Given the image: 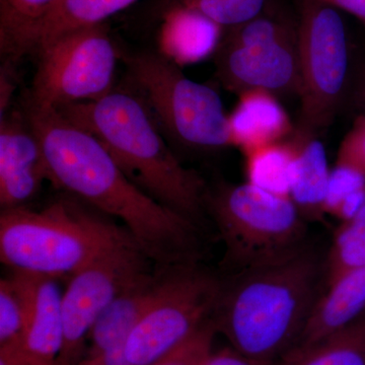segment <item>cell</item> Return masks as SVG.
Returning <instances> with one entry per match:
<instances>
[{"instance_id": "obj_20", "label": "cell", "mask_w": 365, "mask_h": 365, "mask_svg": "<svg viewBox=\"0 0 365 365\" xmlns=\"http://www.w3.org/2000/svg\"><path fill=\"white\" fill-rule=\"evenodd\" d=\"M136 1L138 0H61L41 26L35 52L64 34L105 24Z\"/></svg>"}, {"instance_id": "obj_34", "label": "cell", "mask_w": 365, "mask_h": 365, "mask_svg": "<svg viewBox=\"0 0 365 365\" xmlns=\"http://www.w3.org/2000/svg\"><path fill=\"white\" fill-rule=\"evenodd\" d=\"M362 24H364V28H365V23H362Z\"/></svg>"}, {"instance_id": "obj_21", "label": "cell", "mask_w": 365, "mask_h": 365, "mask_svg": "<svg viewBox=\"0 0 365 365\" xmlns=\"http://www.w3.org/2000/svg\"><path fill=\"white\" fill-rule=\"evenodd\" d=\"M248 182L277 195L289 197L294 151L289 141L268 144L245 153Z\"/></svg>"}, {"instance_id": "obj_19", "label": "cell", "mask_w": 365, "mask_h": 365, "mask_svg": "<svg viewBox=\"0 0 365 365\" xmlns=\"http://www.w3.org/2000/svg\"><path fill=\"white\" fill-rule=\"evenodd\" d=\"M269 365H365V316L322 339L294 346Z\"/></svg>"}, {"instance_id": "obj_2", "label": "cell", "mask_w": 365, "mask_h": 365, "mask_svg": "<svg viewBox=\"0 0 365 365\" xmlns=\"http://www.w3.org/2000/svg\"><path fill=\"white\" fill-rule=\"evenodd\" d=\"M321 262L304 248L223 280L212 319L245 356L270 364L299 341L318 300Z\"/></svg>"}, {"instance_id": "obj_13", "label": "cell", "mask_w": 365, "mask_h": 365, "mask_svg": "<svg viewBox=\"0 0 365 365\" xmlns=\"http://www.w3.org/2000/svg\"><path fill=\"white\" fill-rule=\"evenodd\" d=\"M26 297V327L24 346L38 359L57 364L64 344L62 299L56 277L11 270Z\"/></svg>"}, {"instance_id": "obj_27", "label": "cell", "mask_w": 365, "mask_h": 365, "mask_svg": "<svg viewBox=\"0 0 365 365\" xmlns=\"http://www.w3.org/2000/svg\"><path fill=\"white\" fill-rule=\"evenodd\" d=\"M216 333L215 322L210 319L189 339L151 365H203L213 351Z\"/></svg>"}, {"instance_id": "obj_31", "label": "cell", "mask_w": 365, "mask_h": 365, "mask_svg": "<svg viewBox=\"0 0 365 365\" xmlns=\"http://www.w3.org/2000/svg\"><path fill=\"white\" fill-rule=\"evenodd\" d=\"M203 365H267L249 359L232 347L223 348L220 351H212Z\"/></svg>"}, {"instance_id": "obj_6", "label": "cell", "mask_w": 365, "mask_h": 365, "mask_svg": "<svg viewBox=\"0 0 365 365\" xmlns=\"http://www.w3.org/2000/svg\"><path fill=\"white\" fill-rule=\"evenodd\" d=\"M121 59L129 83L165 135L192 150L234 146L230 116L217 91L192 81L163 53L121 51Z\"/></svg>"}, {"instance_id": "obj_16", "label": "cell", "mask_w": 365, "mask_h": 365, "mask_svg": "<svg viewBox=\"0 0 365 365\" xmlns=\"http://www.w3.org/2000/svg\"><path fill=\"white\" fill-rule=\"evenodd\" d=\"M365 316V268L327 283L297 344H309L342 330ZM294 345V346H295Z\"/></svg>"}, {"instance_id": "obj_1", "label": "cell", "mask_w": 365, "mask_h": 365, "mask_svg": "<svg viewBox=\"0 0 365 365\" xmlns=\"http://www.w3.org/2000/svg\"><path fill=\"white\" fill-rule=\"evenodd\" d=\"M23 111L55 188L120 220L157 267L199 263L201 227L146 195L93 134L57 110L26 101Z\"/></svg>"}, {"instance_id": "obj_22", "label": "cell", "mask_w": 365, "mask_h": 365, "mask_svg": "<svg viewBox=\"0 0 365 365\" xmlns=\"http://www.w3.org/2000/svg\"><path fill=\"white\" fill-rule=\"evenodd\" d=\"M170 36L178 44L186 47L185 52L192 57L206 54L215 49L220 26L200 14L181 7H174L168 18Z\"/></svg>"}, {"instance_id": "obj_15", "label": "cell", "mask_w": 365, "mask_h": 365, "mask_svg": "<svg viewBox=\"0 0 365 365\" xmlns=\"http://www.w3.org/2000/svg\"><path fill=\"white\" fill-rule=\"evenodd\" d=\"M316 132L297 126L290 134L294 170L289 197L304 218L326 215L325 203L331 170L326 150Z\"/></svg>"}, {"instance_id": "obj_33", "label": "cell", "mask_w": 365, "mask_h": 365, "mask_svg": "<svg viewBox=\"0 0 365 365\" xmlns=\"http://www.w3.org/2000/svg\"><path fill=\"white\" fill-rule=\"evenodd\" d=\"M357 97H359L360 104L364 106L365 109V67L364 71L361 72V76H360L359 88H357Z\"/></svg>"}, {"instance_id": "obj_8", "label": "cell", "mask_w": 365, "mask_h": 365, "mask_svg": "<svg viewBox=\"0 0 365 365\" xmlns=\"http://www.w3.org/2000/svg\"><path fill=\"white\" fill-rule=\"evenodd\" d=\"M222 283L199 263L165 267L160 295L125 342L130 364H155L212 319Z\"/></svg>"}, {"instance_id": "obj_32", "label": "cell", "mask_w": 365, "mask_h": 365, "mask_svg": "<svg viewBox=\"0 0 365 365\" xmlns=\"http://www.w3.org/2000/svg\"><path fill=\"white\" fill-rule=\"evenodd\" d=\"M336 9H342L365 23V0H317Z\"/></svg>"}, {"instance_id": "obj_29", "label": "cell", "mask_w": 365, "mask_h": 365, "mask_svg": "<svg viewBox=\"0 0 365 365\" xmlns=\"http://www.w3.org/2000/svg\"><path fill=\"white\" fill-rule=\"evenodd\" d=\"M335 165L349 168L365 177V112L355 119L341 143Z\"/></svg>"}, {"instance_id": "obj_9", "label": "cell", "mask_w": 365, "mask_h": 365, "mask_svg": "<svg viewBox=\"0 0 365 365\" xmlns=\"http://www.w3.org/2000/svg\"><path fill=\"white\" fill-rule=\"evenodd\" d=\"M297 44L299 125L319 133L332 123L347 81V37L337 9L317 0H302Z\"/></svg>"}, {"instance_id": "obj_17", "label": "cell", "mask_w": 365, "mask_h": 365, "mask_svg": "<svg viewBox=\"0 0 365 365\" xmlns=\"http://www.w3.org/2000/svg\"><path fill=\"white\" fill-rule=\"evenodd\" d=\"M234 146L245 153L280 141L294 132L289 117L275 96L252 91L240 95V102L230 116Z\"/></svg>"}, {"instance_id": "obj_4", "label": "cell", "mask_w": 365, "mask_h": 365, "mask_svg": "<svg viewBox=\"0 0 365 365\" xmlns=\"http://www.w3.org/2000/svg\"><path fill=\"white\" fill-rule=\"evenodd\" d=\"M129 241L135 240L123 225L64 192L39 210L0 213V261L9 270L71 277Z\"/></svg>"}, {"instance_id": "obj_24", "label": "cell", "mask_w": 365, "mask_h": 365, "mask_svg": "<svg viewBox=\"0 0 365 365\" xmlns=\"http://www.w3.org/2000/svg\"><path fill=\"white\" fill-rule=\"evenodd\" d=\"M365 203V177L349 168L331 170L325 212L333 216L354 212Z\"/></svg>"}, {"instance_id": "obj_12", "label": "cell", "mask_w": 365, "mask_h": 365, "mask_svg": "<svg viewBox=\"0 0 365 365\" xmlns=\"http://www.w3.org/2000/svg\"><path fill=\"white\" fill-rule=\"evenodd\" d=\"M48 181L42 145L25 113H2L0 122V207L29 206Z\"/></svg>"}, {"instance_id": "obj_23", "label": "cell", "mask_w": 365, "mask_h": 365, "mask_svg": "<svg viewBox=\"0 0 365 365\" xmlns=\"http://www.w3.org/2000/svg\"><path fill=\"white\" fill-rule=\"evenodd\" d=\"M26 327L25 294L11 272L0 280V347L24 345Z\"/></svg>"}, {"instance_id": "obj_14", "label": "cell", "mask_w": 365, "mask_h": 365, "mask_svg": "<svg viewBox=\"0 0 365 365\" xmlns=\"http://www.w3.org/2000/svg\"><path fill=\"white\" fill-rule=\"evenodd\" d=\"M163 279L165 268L155 266L118 295L91 327L83 357L93 356L124 344L129 334L155 304Z\"/></svg>"}, {"instance_id": "obj_11", "label": "cell", "mask_w": 365, "mask_h": 365, "mask_svg": "<svg viewBox=\"0 0 365 365\" xmlns=\"http://www.w3.org/2000/svg\"><path fill=\"white\" fill-rule=\"evenodd\" d=\"M215 62L220 83L239 96L252 91L299 93L297 35L248 46L220 43Z\"/></svg>"}, {"instance_id": "obj_25", "label": "cell", "mask_w": 365, "mask_h": 365, "mask_svg": "<svg viewBox=\"0 0 365 365\" xmlns=\"http://www.w3.org/2000/svg\"><path fill=\"white\" fill-rule=\"evenodd\" d=\"M181 7L200 14L220 26H234L261 14L266 0H176Z\"/></svg>"}, {"instance_id": "obj_5", "label": "cell", "mask_w": 365, "mask_h": 365, "mask_svg": "<svg viewBox=\"0 0 365 365\" xmlns=\"http://www.w3.org/2000/svg\"><path fill=\"white\" fill-rule=\"evenodd\" d=\"M205 212L225 245L222 266L230 272L279 260L304 247L306 218L290 197L248 182L207 188Z\"/></svg>"}, {"instance_id": "obj_26", "label": "cell", "mask_w": 365, "mask_h": 365, "mask_svg": "<svg viewBox=\"0 0 365 365\" xmlns=\"http://www.w3.org/2000/svg\"><path fill=\"white\" fill-rule=\"evenodd\" d=\"M297 35V26L288 21L271 16H258L251 20L230 26V31L222 44L248 46L258 43L287 39Z\"/></svg>"}, {"instance_id": "obj_3", "label": "cell", "mask_w": 365, "mask_h": 365, "mask_svg": "<svg viewBox=\"0 0 365 365\" xmlns=\"http://www.w3.org/2000/svg\"><path fill=\"white\" fill-rule=\"evenodd\" d=\"M57 111L93 134L146 195L201 227L207 185L178 160L136 93L113 91L100 100Z\"/></svg>"}, {"instance_id": "obj_30", "label": "cell", "mask_w": 365, "mask_h": 365, "mask_svg": "<svg viewBox=\"0 0 365 365\" xmlns=\"http://www.w3.org/2000/svg\"><path fill=\"white\" fill-rule=\"evenodd\" d=\"M0 365H57L48 364L31 354L25 346L0 347Z\"/></svg>"}, {"instance_id": "obj_7", "label": "cell", "mask_w": 365, "mask_h": 365, "mask_svg": "<svg viewBox=\"0 0 365 365\" xmlns=\"http://www.w3.org/2000/svg\"><path fill=\"white\" fill-rule=\"evenodd\" d=\"M38 66L26 100L48 109L93 102L111 93L121 50L106 24L60 36L36 51Z\"/></svg>"}, {"instance_id": "obj_28", "label": "cell", "mask_w": 365, "mask_h": 365, "mask_svg": "<svg viewBox=\"0 0 365 365\" xmlns=\"http://www.w3.org/2000/svg\"><path fill=\"white\" fill-rule=\"evenodd\" d=\"M332 242L344 250L350 260L365 266V204L352 218L340 223Z\"/></svg>"}, {"instance_id": "obj_10", "label": "cell", "mask_w": 365, "mask_h": 365, "mask_svg": "<svg viewBox=\"0 0 365 365\" xmlns=\"http://www.w3.org/2000/svg\"><path fill=\"white\" fill-rule=\"evenodd\" d=\"M155 263L135 241L118 245L69 277L63 292L64 344L59 365H78L91 327L101 314Z\"/></svg>"}, {"instance_id": "obj_18", "label": "cell", "mask_w": 365, "mask_h": 365, "mask_svg": "<svg viewBox=\"0 0 365 365\" xmlns=\"http://www.w3.org/2000/svg\"><path fill=\"white\" fill-rule=\"evenodd\" d=\"M61 0H0V51L4 71L35 52L43 23Z\"/></svg>"}]
</instances>
